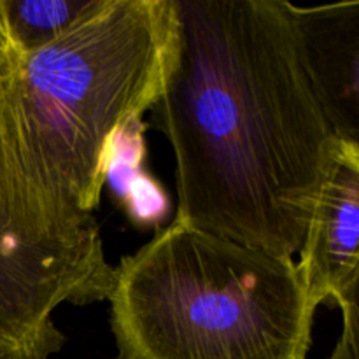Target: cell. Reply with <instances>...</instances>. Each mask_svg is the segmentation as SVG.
Returning a JSON list of instances; mask_svg holds the SVG:
<instances>
[{
    "instance_id": "cell-8",
    "label": "cell",
    "mask_w": 359,
    "mask_h": 359,
    "mask_svg": "<svg viewBox=\"0 0 359 359\" xmlns=\"http://www.w3.org/2000/svg\"><path fill=\"white\" fill-rule=\"evenodd\" d=\"M100 0H0L11 39L21 55L37 51L83 20Z\"/></svg>"
},
{
    "instance_id": "cell-5",
    "label": "cell",
    "mask_w": 359,
    "mask_h": 359,
    "mask_svg": "<svg viewBox=\"0 0 359 359\" xmlns=\"http://www.w3.org/2000/svg\"><path fill=\"white\" fill-rule=\"evenodd\" d=\"M359 146L342 144L316 202L300 262L297 263L316 307L359 311Z\"/></svg>"
},
{
    "instance_id": "cell-4",
    "label": "cell",
    "mask_w": 359,
    "mask_h": 359,
    "mask_svg": "<svg viewBox=\"0 0 359 359\" xmlns=\"http://www.w3.org/2000/svg\"><path fill=\"white\" fill-rule=\"evenodd\" d=\"M18 55L0 11V358L49 359L67 340L55 323L56 309L107 300L112 279L27 244L14 224L4 102Z\"/></svg>"
},
{
    "instance_id": "cell-2",
    "label": "cell",
    "mask_w": 359,
    "mask_h": 359,
    "mask_svg": "<svg viewBox=\"0 0 359 359\" xmlns=\"http://www.w3.org/2000/svg\"><path fill=\"white\" fill-rule=\"evenodd\" d=\"M179 44L175 0H100L18 55L4 102L9 205L27 244L112 279L95 219L116 135L156 104Z\"/></svg>"
},
{
    "instance_id": "cell-7",
    "label": "cell",
    "mask_w": 359,
    "mask_h": 359,
    "mask_svg": "<svg viewBox=\"0 0 359 359\" xmlns=\"http://www.w3.org/2000/svg\"><path fill=\"white\" fill-rule=\"evenodd\" d=\"M142 126V119H137L116 135L107 179H112V188L133 223L158 224L167 214L168 200L161 186L144 170L146 144Z\"/></svg>"
},
{
    "instance_id": "cell-3",
    "label": "cell",
    "mask_w": 359,
    "mask_h": 359,
    "mask_svg": "<svg viewBox=\"0 0 359 359\" xmlns=\"http://www.w3.org/2000/svg\"><path fill=\"white\" fill-rule=\"evenodd\" d=\"M116 359H307L318 307L294 259L174 219L114 266Z\"/></svg>"
},
{
    "instance_id": "cell-10",
    "label": "cell",
    "mask_w": 359,
    "mask_h": 359,
    "mask_svg": "<svg viewBox=\"0 0 359 359\" xmlns=\"http://www.w3.org/2000/svg\"><path fill=\"white\" fill-rule=\"evenodd\" d=\"M0 359H2V358H0Z\"/></svg>"
},
{
    "instance_id": "cell-9",
    "label": "cell",
    "mask_w": 359,
    "mask_h": 359,
    "mask_svg": "<svg viewBox=\"0 0 359 359\" xmlns=\"http://www.w3.org/2000/svg\"><path fill=\"white\" fill-rule=\"evenodd\" d=\"M342 316V335L328 359H359V312H347Z\"/></svg>"
},
{
    "instance_id": "cell-1",
    "label": "cell",
    "mask_w": 359,
    "mask_h": 359,
    "mask_svg": "<svg viewBox=\"0 0 359 359\" xmlns=\"http://www.w3.org/2000/svg\"><path fill=\"white\" fill-rule=\"evenodd\" d=\"M179 44L151 125L175 158V219L294 259L340 147L291 2L175 0Z\"/></svg>"
},
{
    "instance_id": "cell-6",
    "label": "cell",
    "mask_w": 359,
    "mask_h": 359,
    "mask_svg": "<svg viewBox=\"0 0 359 359\" xmlns=\"http://www.w3.org/2000/svg\"><path fill=\"white\" fill-rule=\"evenodd\" d=\"M305 70L340 142L359 146V2L291 4Z\"/></svg>"
}]
</instances>
